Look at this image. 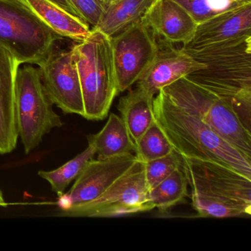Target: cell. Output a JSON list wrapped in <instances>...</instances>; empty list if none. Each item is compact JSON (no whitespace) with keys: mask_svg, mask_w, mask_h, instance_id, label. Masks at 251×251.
Masks as SVG:
<instances>
[{"mask_svg":"<svg viewBox=\"0 0 251 251\" xmlns=\"http://www.w3.org/2000/svg\"><path fill=\"white\" fill-rule=\"evenodd\" d=\"M182 48L205 66L186 77L221 98L251 130V35L200 48Z\"/></svg>","mask_w":251,"mask_h":251,"instance_id":"cell-1","label":"cell"},{"mask_svg":"<svg viewBox=\"0 0 251 251\" xmlns=\"http://www.w3.org/2000/svg\"><path fill=\"white\" fill-rule=\"evenodd\" d=\"M153 115L180 156L216 163L251 178V159L199 117L172 102L161 91L153 99Z\"/></svg>","mask_w":251,"mask_h":251,"instance_id":"cell-2","label":"cell"},{"mask_svg":"<svg viewBox=\"0 0 251 251\" xmlns=\"http://www.w3.org/2000/svg\"><path fill=\"white\" fill-rule=\"evenodd\" d=\"M195 211L202 217L250 216L251 178L216 163L182 157Z\"/></svg>","mask_w":251,"mask_h":251,"instance_id":"cell-3","label":"cell"},{"mask_svg":"<svg viewBox=\"0 0 251 251\" xmlns=\"http://www.w3.org/2000/svg\"><path fill=\"white\" fill-rule=\"evenodd\" d=\"M71 49L81 85L83 117L89 120H104L118 95L111 38L92 29L85 40Z\"/></svg>","mask_w":251,"mask_h":251,"instance_id":"cell-4","label":"cell"},{"mask_svg":"<svg viewBox=\"0 0 251 251\" xmlns=\"http://www.w3.org/2000/svg\"><path fill=\"white\" fill-rule=\"evenodd\" d=\"M161 92L172 102L199 117L251 159V130L215 94L186 77L166 86Z\"/></svg>","mask_w":251,"mask_h":251,"instance_id":"cell-5","label":"cell"},{"mask_svg":"<svg viewBox=\"0 0 251 251\" xmlns=\"http://www.w3.org/2000/svg\"><path fill=\"white\" fill-rule=\"evenodd\" d=\"M61 39L25 2L0 0V46L20 64L37 65Z\"/></svg>","mask_w":251,"mask_h":251,"instance_id":"cell-6","label":"cell"},{"mask_svg":"<svg viewBox=\"0 0 251 251\" xmlns=\"http://www.w3.org/2000/svg\"><path fill=\"white\" fill-rule=\"evenodd\" d=\"M52 106L39 68L33 64H21L16 78V115L25 153L36 149L52 129L62 127V120Z\"/></svg>","mask_w":251,"mask_h":251,"instance_id":"cell-7","label":"cell"},{"mask_svg":"<svg viewBox=\"0 0 251 251\" xmlns=\"http://www.w3.org/2000/svg\"><path fill=\"white\" fill-rule=\"evenodd\" d=\"M155 208L147 186L144 163L138 160L97 199L62 211L68 217H113Z\"/></svg>","mask_w":251,"mask_h":251,"instance_id":"cell-8","label":"cell"},{"mask_svg":"<svg viewBox=\"0 0 251 251\" xmlns=\"http://www.w3.org/2000/svg\"><path fill=\"white\" fill-rule=\"evenodd\" d=\"M118 95L142 77L158 53L156 38L140 20L111 38Z\"/></svg>","mask_w":251,"mask_h":251,"instance_id":"cell-9","label":"cell"},{"mask_svg":"<svg viewBox=\"0 0 251 251\" xmlns=\"http://www.w3.org/2000/svg\"><path fill=\"white\" fill-rule=\"evenodd\" d=\"M42 84L53 105L83 117V94L73 50L54 48L37 64Z\"/></svg>","mask_w":251,"mask_h":251,"instance_id":"cell-10","label":"cell"},{"mask_svg":"<svg viewBox=\"0 0 251 251\" xmlns=\"http://www.w3.org/2000/svg\"><path fill=\"white\" fill-rule=\"evenodd\" d=\"M138 161L133 153L86 163L67 193L58 197L61 211L91 202L100 196Z\"/></svg>","mask_w":251,"mask_h":251,"instance_id":"cell-11","label":"cell"},{"mask_svg":"<svg viewBox=\"0 0 251 251\" xmlns=\"http://www.w3.org/2000/svg\"><path fill=\"white\" fill-rule=\"evenodd\" d=\"M142 20L155 37L167 45H189L196 32L198 23L176 0H154Z\"/></svg>","mask_w":251,"mask_h":251,"instance_id":"cell-12","label":"cell"},{"mask_svg":"<svg viewBox=\"0 0 251 251\" xmlns=\"http://www.w3.org/2000/svg\"><path fill=\"white\" fill-rule=\"evenodd\" d=\"M204 67L183 48L176 49L166 44L164 49L159 48L155 59L138 80L137 86L155 97L166 86Z\"/></svg>","mask_w":251,"mask_h":251,"instance_id":"cell-13","label":"cell"},{"mask_svg":"<svg viewBox=\"0 0 251 251\" xmlns=\"http://www.w3.org/2000/svg\"><path fill=\"white\" fill-rule=\"evenodd\" d=\"M21 65L15 57L0 46V154L12 152L19 133L16 115V78Z\"/></svg>","mask_w":251,"mask_h":251,"instance_id":"cell-14","label":"cell"},{"mask_svg":"<svg viewBox=\"0 0 251 251\" xmlns=\"http://www.w3.org/2000/svg\"><path fill=\"white\" fill-rule=\"evenodd\" d=\"M248 35H251V3L200 23L190 43L183 47L200 48Z\"/></svg>","mask_w":251,"mask_h":251,"instance_id":"cell-15","label":"cell"},{"mask_svg":"<svg viewBox=\"0 0 251 251\" xmlns=\"http://www.w3.org/2000/svg\"><path fill=\"white\" fill-rule=\"evenodd\" d=\"M27 6L52 31L62 38L80 42L90 34L86 22L48 0H24Z\"/></svg>","mask_w":251,"mask_h":251,"instance_id":"cell-16","label":"cell"},{"mask_svg":"<svg viewBox=\"0 0 251 251\" xmlns=\"http://www.w3.org/2000/svg\"><path fill=\"white\" fill-rule=\"evenodd\" d=\"M154 98L136 86V89L120 98L117 108L134 145L155 120Z\"/></svg>","mask_w":251,"mask_h":251,"instance_id":"cell-17","label":"cell"},{"mask_svg":"<svg viewBox=\"0 0 251 251\" xmlns=\"http://www.w3.org/2000/svg\"><path fill=\"white\" fill-rule=\"evenodd\" d=\"M89 146L98 159H107L133 153L135 145L121 117L111 113L106 124L96 134L88 136Z\"/></svg>","mask_w":251,"mask_h":251,"instance_id":"cell-18","label":"cell"},{"mask_svg":"<svg viewBox=\"0 0 251 251\" xmlns=\"http://www.w3.org/2000/svg\"><path fill=\"white\" fill-rule=\"evenodd\" d=\"M154 0H110L95 30L112 38L142 20Z\"/></svg>","mask_w":251,"mask_h":251,"instance_id":"cell-19","label":"cell"},{"mask_svg":"<svg viewBox=\"0 0 251 251\" xmlns=\"http://www.w3.org/2000/svg\"><path fill=\"white\" fill-rule=\"evenodd\" d=\"M188 186L186 175L180 167L151 189L150 198L155 208L165 211L186 198L188 195Z\"/></svg>","mask_w":251,"mask_h":251,"instance_id":"cell-20","label":"cell"},{"mask_svg":"<svg viewBox=\"0 0 251 251\" xmlns=\"http://www.w3.org/2000/svg\"><path fill=\"white\" fill-rule=\"evenodd\" d=\"M95 155V150L89 145L83 152L61 167L51 171L41 170L38 174L50 183L52 190L60 197L65 193L69 185L77 177L86 163L94 158Z\"/></svg>","mask_w":251,"mask_h":251,"instance_id":"cell-21","label":"cell"},{"mask_svg":"<svg viewBox=\"0 0 251 251\" xmlns=\"http://www.w3.org/2000/svg\"><path fill=\"white\" fill-rule=\"evenodd\" d=\"M174 151L156 122L147 129L135 145V154L138 160L143 163L161 158Z\"/></svg>","mask_w":251,"mask_h":251,"instance_id":"cell-22","label":"cell"},{"mask_svg":"<svg viewBox=\"0 0 251 251\" xmlns=\"http://www.w3.org/2000/svg\"><path fill=\"white\" fill-rule=\"evenodd\" d=\"M198 24L251 3V0H176Z\"/></svg>","mask_w":251,"mask_h":251,"instance_id":"cell-23","label":"cell"},{"mask_svg":"<svg viewBox=\"0 0 251 251\" xmlns=\"http://www.w3.org/2000/svg\"><path fill=\"white\" fill-rule=\"evenodd\" d=\"M181 163L182 157L175 151L165 156L144 163L145 180L149 190L181 167Z\"/></svg>","mask_w":251,"mask_h":251,"instance_id":"cell-24","label":"cell"},{"mask_svg":"<svg viewBox=\"0 0 251 251\" xmlns=\"http://www.w3.org/2000/svg\"><path fill=\"white\" fill-rule=\"evenodd\" d=\"M80 18L95 28L110 0H69Z\"/></svg>","mask_w":251,"mask_h":251,"instance_id":"cell-25","label":"cell"},{"mask_svg":"<svg viewBox=\"0 0 251 251\" xmlns=\"http://www.w3.org/2000/svg\"><path fill=\"white\" fill-rule=\"evenodd\" d=\"M48 1L52 2V3L55 4V5H58V7L65 10L66 11L70 13V14H73V15L81 19L69 0H48Z\"/></svg>","mask_w":251,"mask_h":251,"instance_id":"cell-26","label":"cell"},{"mask_svg":"<svg viewBox=\"0 0 251 251\" xmlns=\"http://www.w3.org/2000/svg\"><path fill=\"white\" fill-rule=\"evenodd\" d=\"M8 203L5 202L2 191L0 190V207H6Z\"/></svg>","mask_w":251,"mask_h":251,"instance_id":"cell-27","label":"cell"},{"mask_svg":"<svg viewBox=\"0 0 251 251\" xmlns=\"http://www.w3.org/2000/svg\"><path fill=\"white\" fill-rule=\"evenodd\" d=\"M18 1H22V2H25L24 0H18Z\"/></svg>","mask_w":251,"mask_h":251,"instance_id":"cell-28","label":"cell"}]
</instances>
